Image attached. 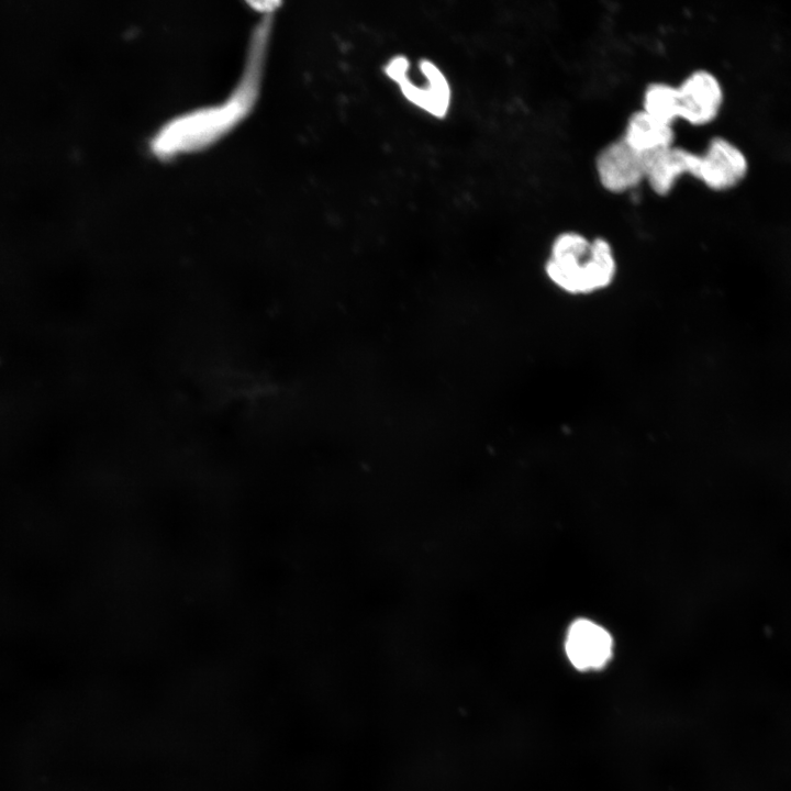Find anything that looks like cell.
<instances>
[{
	"label": "cell",
	"mask_w": 791,
	"mask_h": 791,
	"mask_svg": "<svg viewBox=\"0 0 791 791\" xmlns=\"http://www.w3.org/2000/svg\"><path fill=\"white\" fill-rule=\"evenodd\" d=\"M679 121L701 127L712 124L721 114L725 101L724 86L716 74L706 68L688 73L677 83Z\"/></svg>",
	"instance_id": "5b68a950"
},
{
	"label": "cell",
	"mask_w": 791,
	"mask_h": 791,
	"mask_svg": "<svg viewBox=\"0 0 791 791\" xmlns=\"http://www.w3.org/2000/svg\"><path fill=\"white\" fill-rule=\"evenodd\" d=\"M749 158L745 151L731 138L712 136L704 149L698 152L694 179L714 192L737 188L748 176Z\"/></svg>",
	"instance_id": "3957f363"
},
{
	"label": "cell",
	"mask_w": 791,
	"mask_h": 791,
	"mask_svg": "<svg viewBox=\"0 0 791 791\" xmlns=\"http://www.w3.org/2000/svg\"><path fill=\"white\" fill-rule=\"evenodd\" d=\"M268 25H261L253 45V59L235 92L220 107L187 113L167 123L154 137L153 151L160 157L199 149L226 133L254 103Z\"/></svg>",
	"instance_id": "6da1fadb"
},
{
	"label": "cell",
	"mask_w": 791,
	"mask_h": 791,
	"mask_svg": "<svg viewBox=\"0 0 791 791\" xmlns=\"http://www.w3.org/2000/svg\"><path fill=\"white\" fill-rule=\"evenodd\" d=\"M640 109L661 122L675 125L680 115L677 85L664 80L648 82L642 93Z\"/></svg>",
	"instance_id": "30bf717a"
},
{
	"label": "cell",
	"mask_w": 791,
	"mask_h": 791,
	"mask_svg": "<svg viewBox=\"0 0 791 791\" xmlns=\"http://www.w3.org/2000/svg\"><path fill=\"white\" fill-rule=\"evenodd\" d=\"M645 182L657 196H668L684 176L694 177L698 152L676 143L645 156Z\"/></svg>",
	"instance_id": "52a82bcc"
},
{
	"label": "cell",
	"mask_w": 791,
	"mask_h": 791,
	"mask_svg": "<svg viewBox=\"0 0 791 791\" xmlns=\"http://www.w3.org/2000/svg\"><path fill=\"white\" fill-rule=\"evenodd\" d=\"M617 264L611 243L602 236L589 238L578 231H562L550 244L545 261L547 278L561 291L586 296L608 288Z\"/></svg>",
	"instance_id": "7a4b0ae2"
},
{
	"label": "cell",
	"mask_w": 791,
	"mask_h": 791,
	"mask_svg": "<svg viewBox=\"0 0 791 791\" xmlns=\"http://www.w3.org/2000/svg\"><path fill=\"white\" fill-rule=\"evenodd\" d=\"M645 165V156L621 136L604 144L594 157L598 181L613 194L631 192L644 183Z\"/></svg>",
	"instance_id": "8992f818"
},
{
	"label": "cell",
	"mask_w": 791,
	"mask_h": 791,
	"mask_svg": "<svg viewBox=\"0 0 791 791\" xmlns=\"http://www.w3.org/2000/svg\"><path fill=\"white\" fill-rule=\"evenodd\" d=\"M612 645V637L603 627L581 619L569 627L566 654L579 670L600 669L611 658Z\"/></svg>",
	"instance_id": "ba28073f"
},
{
	"label": "cell",
	"mask_w": 791,
	"mask_h": 791,
	"mask_svg": "<svg viewBox=\"0 0 791 791\" xmlns=\"http://www.w3.org/2000/svg\"><path fill=\"white\" fill-rule=\"evenodd\" d=\"M410 63L403 56L392 58L386 67L389 78L396 81L403 96L427 113L442 118L450 104V88L442 70L430 60H422L419 70L423 82H413L409 77Z\"/></svg>",
	"instance_id": "277c9868"
},
{
	"label": "cell",
	"mask_w": 791,
	"mask_h": 791,
	"mask_svg": "<svg viewBox=\"0 0 791 791\" xmlns=\"http://www.w3.org/2000/svg\"><path fill=\"white\" fill-rule=\"evenodd\" d=\"M621 137L636 152L647 156L675 144L676 131L675 125L638 109L627 116Z\"/></svg>",
	"instance_id": "9c48e42d"
}]
</instances>
